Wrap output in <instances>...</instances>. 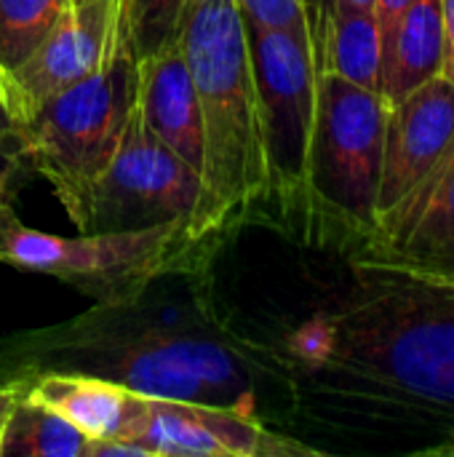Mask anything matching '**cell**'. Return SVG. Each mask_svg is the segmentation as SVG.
Wrapping results in <instances>:
<instances>
[{"label":"cell","instance_id":"1","mask_svg":"<svg viewBox=\"0 0 454 457\" xmlns=\"http://www.w3.org/2000/svg\"><path fill=\"white\" fill-rule=\"evenodd\" d=\"M185 51L203 126L201 190L187 222L198 249L268 217V163L260 94L235 0H190Z\"/></svg>","mask_w":454,"mask_h":457},{"label":"cell","instance_id":"2","mask_svg":"<svg viewBox=\"0 0 454 457\" xmlns=\"http://www.w3.org/2000/svg\"><path fill=\"white\" fill-rule=\"evenodd\" d=\"M359 300L337 319L340 353L375 380L454 404V284L356 262Z\"/></svg>","mask_w":454,"mask_h":457},{"label":"cell","instance_id":"3","mask_svg":"<svg viewBox=\"0 0 454 457\" xmlns=\"http://www.w3.org/2000/svg\"><path fill=\"white\" fill-rule=\"evenodd\" d=\"M136 83L139 59L118 0H112L107 46L96 70L48 96L19 123V139L32 169L51 182L70 220L80 214L91 185L123 139L136 104Z\"/></svg>","mask_w":454,"mask_h":457},{"label":"cell","instance_id":"4","mask_svg":"<svg viewBox=\"0 0 454 457\" xmlns=\"http://www.w3.org/2000/svg\"><path fill=\"white\" fill-rule=\"evenodd\" d=\"M388 102L334 72L316 75V120L308 150L305 225L361 236L375 230Z\"/></svg>","mask_w":454,"mask_h":457},{"label":"cell","instance_id":"5","mask_svg":"<svg viewBox=\"0 0 454 457\" xmlns=\"http://www.w3.org/2000/svg\"><path fill=\"white\" fill-rule=\"evenodd\" d=\"M193 252L195 246L182 222L54 236L24 228L13 209L0 204V262L62 278L102 305L118 308L136 300Z\"/></svg>","mask_w":454,"mask_h":457},{"label":"cell","instance_id":"6","mask_svg":"<svg viewBox=\"0 0 454 457\" xmlns=\"http://www.w3.org/2000/svg\"><path fill=\"white\" fill-rule=\"evenodd\" d=\"M244 19V16H241ZM262 115L268 163V217L302 222L308 209V150L316 120L313 35H292L244 21Z\"/></svg>","mask_w":454,"mask_h":457},{"label":"cell","instance_id":"7","mask_svg":"<svg viewBox=\"0 0 454 457\" xmlns=\"http://www.w3.org/2000/svg\"><path fill=\"white\" fill-rule=\"evenodd\" d=\"M198 190L201 174L147 129L134 104L112 161L91 185L72 222L78 233L187 225Z\"/></svg>","mask_w":454,"mask_h":457},{"label":"cell","instance_id":"8","mask_svg":"<svg viewBox=\"0 0 454 457\" xmlns=\"http://www.w3.org/2000/svg\"><path fill=\"white\" fill-rule=\"evenodd\" d=\"M112 436L128 439L150 457H289L316 450L265 431L249 412L233 407L128 396Z\"/></svg>","mask_w":454,"mask_h":457},{"label":"cell","instance_id":"9","mask_svg":"<svg viewBox=\"0 0 454 457\" xmlns=\"http://www.w3.org/2000/svg\"><path fill=\"white\" fill-rule=\"evenodd\" d=\"M107 378L150 399L246 412L244 402L249 394H241V370L227 348L211 340L150 335L123 351Z\"/></svg>","mask_w":454,"mask_h":457},{"label":"cell","instance_id":"10","mask_svg":"<svg viewBox=\"0 0 454 457\" xmlns=\"http://www.w3.org/2000/svg\"><path fill=\"white\" fill-rule=\"evenodd\" d=\"M356 262L454 284V150L375 222Z\"/></svg>","mask_w":454,"mask_h":457},{"label":"cell","instance_id":"11","mask_svg":"<svg viewBox=\"0 0 454 457\" xmlns=\"http://www.w3.org/2000/svg\"><path fill=\"white\" fill-rule=\"evenodd\" d=\"M452 150L454 86L447 78L439 75L388 104L377 220L401 204Z\"/></svg>","mask_w":454,"mask_h":457},{"label":"cell","instance_id":"12","mask_svg":"<svg viewBox=\"0 0 454 457\" xmlns=\"http://www.w3.org/2000/svg\"><path fill=\"white\" fill-rule=\"evenodd\" d=\"M112 0L75 8L72 3L59 13L43 43L3 80L0 99L24 123L48 96L86 78L104 56L110 32Z\"/></svg>","mask_w":454,"mask_h":457},{"label":"cell","instance_id":"13","mask_svg":"<svg viewBox=\"0 0 454 457\" xmlns=\"http://www.w3.org/2000/svg\"><path fill=\"white\" fill-rule=\"evenodd\" d=\"M136 107L147 129L201 174V163H203L201 107L179 40L139 62Z\"/></svg>","mask_w":454,"mask_h":457},{"label":"cell","instance_id":"14","mask_svg":"<svg viewBox=\"0 0 454 457\" xmlns=\"http://www.w3.org/2000/svg\"><path fill=\"white\" fill-rule=\"evenodd\" d=\"M310 35L318 70L383 94V37L372 8L326 0L318 16L310 13Z\"/></svg>","mask_w":454,"mask_h":457},{"label":"cell","instance_id":"15","mask_svg":"<svg viewBox=\"0 0 454 457\" xmlns=\"http://www.w3.org/2000/svg\"><path fill=\"white\" fill-rule=\"evenodd\" d=\"M444 11L442 0H412L383 51V99L399 102L442 75Z\"/></svg>","mask_w":454,"mask_h":457},{"label":"cell","instance_id":"16","mask_svg":"<svg viewBox=\"0 0 454 457\" xmlns=\"http://www.w3.org/2000/svg\"><path fill=\"white\" fill-rule=\"evenodd\" d=\"M27 394L35 402L59 412L88 439L112 436L120 426L126 402L131 396L128 388H123L110 378L72 375V372L43 375Z\"/></svg>","mask_w":454,"mask_h":457},{"label":"cell","instance_id":"17","mask_svg":"<svg viewBox=\"0 0 454 457\" xmlns=\"http://www.w3.org/2000/svg\"><path fill=\"white\" fill-rule=\"evenodd\" d=\"M86 445V434L51 407L35 402L27 391H19V399L0 428V457H83Z\"/></svg>","mask_w":454,"mask_h":457},{"label":"cell","instance_id":"18","mask_svg":"<svg viewBox=\"0 0 454 457\" xmlns=\"http://www.w3.org/2000/svg\"><path fill=\"white\" fill-rule=\"evenodd\" d=\"M70 0H0V88L43 43Z\"/></svg>","mask_w":454,"mask_h":457},{"label":"cell","instance_id":"19","mask_svg":"<svg viewBox=\"0 0 454 457\" xmlns=\"http://www.w3.org/2000/svg\"><path fill=\"white\" fill-rule=\"evenodd\" d=\"M136 59H147L179 40L190 0H118Z\"/></svg>","mask_w":454,"mask_h":457},{"label":"cell","instance_id":"20","mask_svg":"<svg viewBox=\"0 0 454 457\" xmlns=\"http://www.w3.org/2000/svg\"><path fill=\"white\" fill-rule=\"evenodd\" d=\"M244 21L310 37L308 0H235Z\"/></svg>","mask_w":454,"mask_h":457},{"label":"cell","instance_id":"21","mask_svg":"<svg viewBox=\"0 0 454 457\" xmlns=\"http://www.w3.org/2000/svg\"><path fill=\"white\" fill-rule=\"evenodd\" d=\"M29 171L35 169L21 147L19 129L13 134L0 137V204L3 206H13V198L27 185Z\"/></svg>","mask_w":454,"mask_h":457},{"label":"cell","instance_id":"22","mask_svg":"<svg viewBox=\"0 0 454 457\" xmlns=\"http://www.w3.org/2000/svg\"><path fill=\"white\" fill-rule=\"evenodd\" d=\"M412 0H375V16H377V24H380V37H383V51H385V43L391 40L401 13L407 11Z\"/></svg>","mask_w":454,"mask_h":457},{"label":"cell","instance_id":"23","mask_svg":"<svg viewBox=\"0 0 454 457\" xmlns=\"http://www.w3.org/2000/svg\"><path fill=\"white\" fill-rule=\"evenodd\" d=\"M444 11V67L442 78H447L454 86V0H442Z\"/></svg>","mask_w":454,"mask_h":457},{"label":"cell","instance_id":"24","mask_svg":"<svg viewBox=\"0 0 454 457\" xmlns=\"http://www.w3.org/2000/svg\"><path fill=\"white\" fill-rule=\"evenodd\" d=\"M16 399H19V391L16 388H0V428L5 426V420H8Z\"/></svg>","mask_w":454,"mask_h":457},{"label":"cell","instance_id":"25","mask_svg":"<svg viewBox=\"0 0 454 457\" xmlns=\"http://www.w3.org/2000/svg\"><path fill=\"white\" fill-rule=\"evenodd\" d=\"M19 126H16V120H13V115L8 112V107L3 104V99H0V137H5V134H13Z\"/></svg>","mask_w":454,"mask_h":457},{"label":"cell","instance_id":"26","mask_svg":"<svg viewBox=\"0 0 454 457\" xmlns=\"http://www.w3.org/2000/svg\"><path fill=\"white\" fill-rule=\"evenodd\" d=\"M428 455H454V434L450 436V442H447V445H442V447H433V450H428Z\"/></svg>","mask_w":454,"mask_h":457},{"label":"cell","instance_id":"27","mask_svg":"<svg viewBox=\"0 0 454 457\" xmlns=\"http://www.w3.org/2000/svg\"><path fill=\"white\" fill-rule=\"evenodd\" d=\"M353 5H359V8H372L375 11V0H351Z\"/></svg>","mask_w":454,"mask_h":457},{"label":"cell","instance_id":"28","mask_svg":"<svg viewBox=\"0 0 454 457\" xmlns=\"http://www.w3.org/2000/svg\"><path fill=\"white\" fill-rule=\"evenodd\" d=\"M75 8H83V5H94V3H99V0H70Z\"/></svg>","mask_w":454,"mask_h":457}]
</instances>
